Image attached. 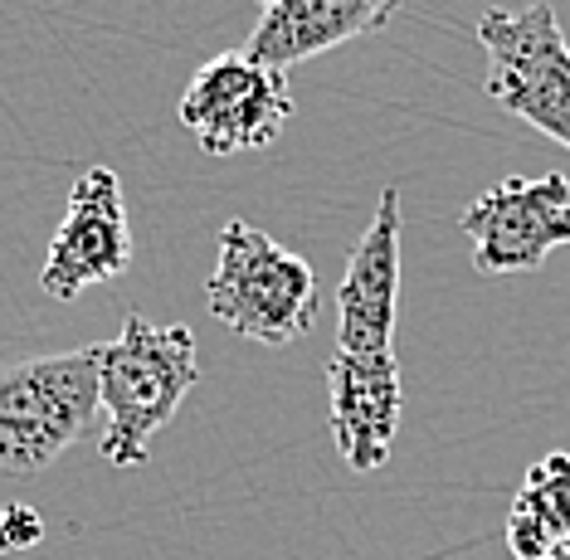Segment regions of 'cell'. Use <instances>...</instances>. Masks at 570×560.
Here are the masks:
<instances>
[{
  "label": "cell",
  "instance_id": "8fae6325",
  "mask_svg": "<svg viewBox=\"0 0 570 560\" xmlns=\"http://www.w3.org/2000/svg\"><path fill=\"white\" fill-rule=\"evenodd\" d=\"M517 507H527L556 541H570V453H547L531 463Z\"/></svg>",
  "mask_w": 570,
  "mask_h": 560
},
{
  "label": "cell",
  "instance_id": "277c9868",
  "mask_svg": "<svg viewBox=\"0 0 570 560\" xmlns=\"http://www.w3.org/2000/svg\"><path fill=\"white\" fill-rule=\"evenodd\" d=\"M478 45L488 55L483 94L541 137L570 147V39L547 0L488 10L478 20Z\"/></svg>",
  "mask_w": 570,
  "mask_h": 560
},
{
  "label": "cell",
  "instance_id": "5bb4252c",
  "mask_svg": "<svg viewBox=\"0 0 570 560\" xmlns=\"http://www.w3.org/2000/svg\"><path fill=\"white\" fill-rule=\"evenodd\" d=\"M547 560H570V541H561V546H551V556Z\"/></svg>",
  "mask_w": 570,
  "mask_h": 560
},
{
  "label": "cell",
  "instance_id": "7a4b0ae2",
  "mask_svg": "<svg viewBox=\"0 0 570 560\" xmlns=\"http://www.w3.org/2000/svg\"><path fill=\"white\" fill-rule=\"evenodd\" d=\"M205 303L229 332L264 346H288L313 332L322 297L303 254L283 249L249 219H225Z\"/></svg>",
  "mask_w": 570,
  "mask_h": 560
},
{
  "label": "cell",
  "instance_id": "6da1fadb",
  "mask_svg": "<svg viewBox=\"0 0 570 560\" xmlns=\"http://www.w3.org/2000/svg\"><path fill=\"white\" fill-rule=\"evenodd\" d=\"M98 356V405L102 439L98 453L112 468H141L151 439L176 420L180 400L200 381V356L190 327H157L141 312L122 322L112 342L94 346Z\"/></svg>",
  "mask_w": 570,
  "mask_h": 560
},
{
  "label": "cell",
  "instance_id": "3957f363",
  "mask_svg": "<svg viewBox=\"0 0 570 560\" xmlns=\"http://www.w3.org/2000/svg\"><path fill=\"white\" fill-rule=\"evenodd\" d=\"M102 414L98 356L49 351L0 366V473H40L59 463Z\"/></svg>",
  "mask_w": 570,
  "mask_h": 560
},
{
  "label": "cell",
  "instance_id": "30bf717a",
  "mask_svg": "<svg viewBox=\"0 0 570 560\" xmlns=\"http://www.w3.org/2000/svg\"><path fill=\"white\" fill-rule=\"evenodd\" d=\"M395 10L400 0H258V24L244 39V55L288 73L346 39L391 24Z\"/></svg>",
  "mask_w": 570,
  "mask_h": 560
},
{
  "label": "cell",
  "instance_id": "4fadbf2b",
  "mask_svg": "<svg viewBox=\"0 0 570 560\" xmlns=\"http://www.w3.org/2000/svg\"><path fill=\"white\" fill-rule=\"evenodd\" d=\"M0 527H6V546L10 551H30V546L45 541V517L24 502H10L0 507Z\"/></svg>",
  "mask_w": 570,
  "mask_h": 560
},
{
  "label": "cell",
  "instance_id": "7c38bea8",
  "mask_svg": "<svg viewBox=\"0 0 570 560\" xmlns=\"http://www.w3.org/2000/svg\"><path fill=\"white\" fill-rule=\"evenodd\" d=\"M508 546H512V556H517V560H547V556H551V546H561V541H556L551 531L527 512V507H517V502H512V517H508Z\"/></svg>",
  "mask_w": 570,
  "mask_h": 560
},
{
  "label": "cell",
  "instance_id": "5b68a950",
  "mask_svg": "<svg viewBox=\"0 0 570 560\" xmlns=\"http://www.w3.org/2000/svg\"><path fill=\"white\" fill-rule=\"evenodd\" d=\"M293 88L283 69H268L244 49L205 59L190 73L186 94L176 102V117L200 151L235 156V151H264L293 117Z\"/></svg>",
  "mask_w": 570,
  "mask_h": 560
},
{
  "label": "cell",
  "instance_id": "ba28073f",
  "mask_svg": "<svg viewBox=\"0 0 570 560\" xmlns=\"http://www.w3.org/2000/svg\"><path fill=\"white\" fill-rule=\"evenodd\" d=\"M327 420L336 453L356 473H375L391 459L405 385H400L395 351H332L327 361Z\"/></svg>",
  "mask_w": 570,
  "mask_h": 560
},
{
  "label": "cell",
  "instance_id": "52a82bcc",
  "mask_svg": "<svg viewBox=\"0 0 570 560\" xmlns=\"http://www.w3.org/2000/svg\"><path fill=\"white\" fill-rule=\"evenodd\" d=\"M132 264V225H127V205L118 171L108 166H88L73 180L63 219L49 239V258L40 273V288L59 303H73L94 283H112Z\"/></svg>",
  "mask_w": 570,
  "mask_h": 560
},
{
  "label": "cell",
  "instance_id": "9c48e42d",
  "mask_svg": "<svg viewBox=\"0 0 570 560\" xmlns=\"http://www.w3.org/2000/svg\"><path fill=\"white\" fill-rule=\"evenodd\" d=\"M400 317V190L385 186L336 283V351H391Z\"/></svg>",
  "mask_w": 570,
  "mask_h": 560
},
{
  "label": "cell",
  "instance_id": "8992f818",
  "mask_svg": "<svg viewBox=\"0 0 570 560\" xmlns=\"http://www.w3.org/2000/svg\"><path fill=\"white\" fill-rule=\"evenodd\" d=\"M473 239L478 273H537L551 249L570 244V180L566 176H508L459 215Z\"/></svg>",
  "mask_w": 570,
  "mask_h": 560
}]
</instances>
